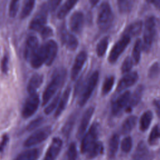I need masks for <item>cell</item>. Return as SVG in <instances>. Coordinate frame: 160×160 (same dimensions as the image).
<instances>
[{"instance_id": "cell-34", "label": "cell", "mask_w": 160, "mask_h": 160, "mask_svg": "<svg viewBox=\"0 0 160 160\" xmlns=\"http://www.w3.org/2000/svg\"><path fill=\"white\" fill-rule=\"evenodd\" d=\"M133 1L121 0L118 1V7L121 13H128L131 11L133 6Z\"/></svg>"}, {"instance_id": "cell-40", "label": "cell", "mask_w": 160, "mask_h": 160, "mask_svg": "<svg viewBox=\"0 0 160 160\" xmlns=\"http://www.w3.org/2000/svg\"><path fill=\"white\" fill-rule=\"evenodd\" d=\"M159 72V66L158 62L153 63L148 70V77L151 79H154L157 78Z\"/></svg>"}, {"instance_id": "cell-12", "label": "cell", "mask_w": 160, "mask_h": 160, "mask_svg": "<svg viewBox=\"0 0 160 160\" xmlns=\"http://www.w3.org/2000/svg\"><path fill=\"white\" fill-rule=\"evenodd\" d=\"M62 140L58 137L54 138L46 152L43 160H55L62 148Z\"/></svg>"}, {"instance_id": "cell-24", "label": "cell", "mask_w": 160, "mask_h": 160, "mask_svg": "<svg viewBox=\"0 0 160 160\" xmlns=\"http://www.w3.org/2000/svg\"><path fill=\"white\" fill-rule=\"evenodd\" d=\"M71 90V87H69V86L67 87V88L65 89L63 94L62 95V96L61 98L60 101L58 104V108L55 112V114H54L55 118L59 117L61 114V113L62 112L64 109H65V108L67 105V103L68 102V100H69Z\"/></svg>"}, {"instance_id": "cell-43", "label": "cell", "mask_w": 160, "mask_h": 160, "mask_svg": "<svg viewBox=\"0 0 160 160\" xmlns=\"http://www.w3.org/2000/svg\"><path fill=\"white\" fill-rule=\"evenodd\" d=\"M44 119L42 117H38L31 121L26 127V129L29 131L34 130L43 122Z\"/></svg>"}, {"instance_id": "cell-23", "label": "cell", "mask_w": 160, "mask_h": 160, "mask_svg": "<svg viewBox=\"0 0 160 160\" xmlns=\"http://www.w3.org/2000/svg\"><path fill=\"white\" fill-rule=\"evenodd\" d=\"M43 81V76L39 74H34L30 79L28 87L27 90L29 94H32L36 93V90L40 87L42 82Z\"/></svg>"}, {"instance_id": "cell-46", "label": "cell", "mask_w": 160, "mask_h": 160, "mask_svg": "<svg viewBox=\"0 0 160 160\" xmlns=\"http://www.w3.org/2000/svg\"><path fill=\"white\" fill-rule=\"evenodd\" d=\"M60 2H61V1H56V0L50 1H48L47 3H46L45 4H44V6L47 9V11L48 10L54 11V9H56V8L60 4Z\"/></svg>"}, {"instance_id": "cell-44", "label": "cell", "mask_w": 160, "mask_h": 160, "mask_svg": "<svg viewBox=\"0 0 160 160\" xmlns=\"http://www.w3.org/2000/svg\"><path fill=\"white\" fill-rule=\"evenodd\" d=\"M19 1L14 0L12 1L11 2L10 6H9V14L10 17L14 18L16 16L18 9H19Z\"/></svg>"}, {"instance_id": "cell-19", "label": "cell", "mask_w": 160, "mask_h": 160, "mask_svg": "<svg viewBox=\"0 0 160 160\" xmlns=\"http://www.w3.org/2000/svg\"><path fill=\"white\" fill-rule=\"evenodd\" d=\"M150 152L144 141H140L134 151L132 160H151Z\"/></svg>"}, {"instance_id": "cell-17", "label": "cell", "mask_w": 160, "mask_h": 160, "mask_svg": "<svg viewBox=\"0 0 160 160\" xmlns=\"http://www.w3.org/2000/svg\"><path fill=\"white\" fill-rule=\"evenodd\" d=\"M94 111V107H89L88 108L85 112L84 113L80 124L79 126L78 132H77V137L78 139L81 138L84 134L88 124L89 123V121L92 116V114Z\"/></svg>"}, {"instance_id": "cell-27", "label": "cell", "mask_w": 160, "mask_h": 160, "mask_svg": "<svg viewBox=\"0 0 160 160\" xmlns=\"http://www.w3.org/2000/svg\"><path fill=\"white\" fill-rule=\"evenodd\" d=\"M76 116L77 115L76 113L71 114L66 120V122L64 123L62 128V133L64 135V136L66 138H68L70 136V134L76 122Z\"/></svg>"}, {"instance_id": "cell-7", "label": "cell", "mask_w": 160, "mask_h": 160, "mask_svg": "<svg viewBox=\"0 0 160 160\" xmlns=\"http://www.w3.org/2000/svg\"><path fill=\"white\" fill-rule=\"evenodd\" d=\"M131 41V38L126 35H123L122 38L118 41L113 46L108 56V61L111 64L115 63L119 56L126 48Z\"/></svg>"}, {"instance_id": "cell-15", "label": "cell", "mask_w": 160, "mask_h": 160, "mask_svg": "<svg viewBox=\"0 0 160 160\" xmlns=\"http://www.w3.org/2000/svg\"><path fill=\"white\" fill-rule=\"evenodd\" d=\"M46 59V47L45 44H43L38 47L30 59L31 66L34 69L40 68L44 63H45Z\"/></svg>"}, {"instance_id": "cell-49", "label": "cell", "mask_w": 160, "mask_h": 160, "mask_svg": "<svg viewBox=\"0 0 160 160\" xmlns=\"http://www.w3.org/2000/svg\"><path fill=\"white\" fill-rule=\"evenodd\" d=\"M154 104L155 106V107H156L157 109V111H158V114H159V101L158 99H156L154 101Z\"/></svg>"}, {"instance_id": "cell-22", "label": "cell", "mask_w": 160, "mask_h": 160, "mask_svg": "<svg viewBox=\"0 0 160 160\" xmlns=\"http://www.w3.org/2000/svg\"><path fill=\"white\" fill-rule=\"evenodd\" d=\"M119 144V138L116 134H114L109 139L108 148V157L109 159H113L116 155Z\"/></svg>"}, {"instance_id": "cell-2", "label": "cell", "mask_w": 160, "mask_h": 160, "mask_svg": "<svg viewBox=\"0 0 160 160\" xmlns=\"http://www.w3.org/2000/svg\"><path fill=\"white\" fill-rule=\"evenodd\" d=\"M113 13L111 5L108 2H103L100 5L98 13L97 23L101 30H107L113 21Z\"/></svg>"}, {"instance_id": "cell-20", "label": "cell", "mask_w": 160, "mask_h": 160, "mask_svg": "<svg viewBox=\"0 0 160 160\" xmlns=\"http://www.w3.org/2000/svg\"><path fill=\"white\" fill-rule=\"evenodd\" d=\"M39 47L38 39L36 36H29L26 43L24 49V58L26 60H30Z\"/></svg>"}, {"instance_id": "cell-8", "label": "cell", "mask_w": 160, "mask_h": 160, "mask_svg": "<svg viewBox=\"0 0 160 160\" xmlns=\"http://www.w3.org/2000/svg\"><path fill=\"white\" fill-rule=\"evenodd\" d=\"M39 104V98L36 93L30 94L26 99L22 111V115L24 118L32 116L37 111Z\"/></svg>"}, {"instance_id": "cell-1", "label": "cell", "mask_w": 160, "mask_h": 160, "mask_svg": "<svg viewBox=\"0 0 160 160\" xmlns=\"http://www.w3.org/2000/svg\"><path fill=\"white\" fill-rule=\"evenodd\" d=\"M66 75V71L59 68L54 71L51 80L45 89L42 95V106L46 105L53 96L59 88L63 84Z\"/></svg>"}, {"instance_id": "cell-51", "label": "cell", "mask_w": 160, "mask_h": 160, "mask_svg": "<svg viewBox=\"0 0 160 160\" xmlns=\"http://www.w3.org/2000/svg\"><path fill=\"white\" fill-rule=\"evenodd\" d=\"M98 1H92V0H91V1H90V3L91 4V5H92V6H94V5H95L96 3H98Z\"/></svg>"}, {"instance_id": "cell-36", "label": "cell", "mask_w": 160, "mask_h": 160, "mask_svg": "<svg viewBox=\"0 0 160 160\" xmlns=\"http://www.w3.org/2000/svg\"><path fill=\"white\" fill-rule=\"evenodd\" d=\"M159 138V126L158 124L155 125L152 129L149 138H148V142L150 145H155L157 144L158 139Z\"/></svg>"}, {"instance_id": "cell-26", "label": "cell", "mask_w": 160, "mask_h": 160, "mask_svg": "<svg viewBox=\"0 0 160 160\" xmlns=\"http://www.w3.org/2000/svg\"><path fill=\"white\" fill-rule=\"evenodd\" d=\"M78 1L76 0H68L66 1L59 8L57 13V17L59 19H63L69 12L74 8Z\"/></svg>"}, {"instance_id": "cell-47", "label": "cell", "mask_w": 160, "mask_h": 160, "mask_svg": "<svg viewBox=\"0 0 160 160\" xmlns=\"http://www.w3.org/2000/svg\"><path fill=\"white\" fill-rule=\"evenodd\" d=\"M1 69L3 72L6 73L8 69V58L4 56L2 59L1 62Z\"/></svg>"}, {"instance_id": "cell-25", "label": "cell", "mask_w": 160, "mask_h": 160, "mask_svg": "<svg viewBox=\"0 0 160 160\" xmlns=\"http://www.w3.org/2000/svg\"><path fill=\"white\" fill-rule=\"evenodd\" d=\"M142 28V22L141 21H138L133 22L131 24H129L124 31V34L126 36L131 37L135 36L138 35Z\"/></svg>"}, {"instance_id": "cell-4", "label": "cell", "mask_w": 160, "mask_h": 160, "mask_svg": "<svg viewBox=\"0 0 160 160\" xmlns=\"http://www.w3.org/2000/svg\"><path fill=\"white\" fill-rule=\"evenodd\" d=\"M99 132V124L97 122L92 123L83 138L81 146L82 153H87L91 148L98 141Z\"/></svg>"}, {"instance_id": "cell-10", "label": "cell", "mask_w": 160, "mask_h": 160, "mask_svg": "<svg viewBox=\"0 0 160 160\" xmlns=\"http://www.w3.org/2000/svg\"><path fill=\"white\" fill-rule=\"evenodd\" d=\"M131 96V93L129 91H126L120 95L116 101H114L112 104L111 111L114 116H118L119 114L122 109L128 106L129 100Z\"/></svg>"}, {"instance_id": "cell-5", "label": "cell", "mask_w": 160, "mask_h": 160, "mask_svg": "<svg viewBox=\"0 0 160 160\" xmlns=\"http://www.w3.org/2000/svg\"><path fill=\"white\" fill-rule=\"evenodd\" d=\"M51 131V127L49 126L43 127L36 131L25 141L24 146L26 148H30L43 142L49 137Z\"/></svg>"}, {"instance_id": "cell-42", "label": "cell", "mask_w": 160, "mask_h": 160, "mask_svg": "<svg viewBox=\"0 0 160 160\" xmlns=\"http://www.w3.org/2000/svg\"><path fill=\"white\" fill-rule=\"evenodd\" d=\"M60 93L59 92L56 96V97L53 99V100L51 102V103L45 108L44 109V112L46 114H50L51 112H52V111L55 109V108L56 107V106L58 105V101H59V97H60Z\"/></svg>"}, {"instance_id": "cell-33", "label": "cell", "mask_w": 160, "mask_h": 160, "mask_svg": "<svg viewBox=\"0 0 160 160\" xmlns=\"http://www.w3.org/2000/svg\"><path fill=\"white\" fill-rule=\"evenodd\" d=\"M142 49V41L140 39H138L132 49V58L135 64H138L140 61Z\"/></svg>"}, {"instance_id": "cell-14", "label": "cell", "mask_w": 160, "mask_h": 160, "mask_svg": "<svg viewBox=\"0 0 160 160\" xmlns=\"http://www.w3.org/2000/svg\"><path fill=\"white\" fill-rule=\"evenodd\" d=\"M84 24V14L81 11H75L71 16L69 25L71 29L75 33L81 32Z\"/></svg>"}, {"instance_id": "cell-45", "label": "cell", "mask_w": 160, "mask_h": 160, "mask_svg": "<svg viewBox=\"0 0 160 160\" xmlns=\"http://www.w3.org/2000/svg\"><path fill=\"white\" fill-rule=\"evenodd\" d=\"M40 33L42 38L46 39L50 36H51L53 34V31L51 27L49 26H44L40 30Z\"/></svg>"}, {"instance_id": "cell-6", "label": "cell", "mask_w": 160, "mask_h": 160, "mask_svg": "<svg viewBox=\"0 0 160 160\" xmlns=\"http://www.w3.org/2000/svg\"><path fill=\"white\" fill-rule=\"evenodd\" d=\"M99 79V72L94 71L89 78L86 86L82 92L81 96L79 99V105L83 106L91 97L94 88H96Z\"/></svg>"}, {"instance_id": "cell-37", "label": "cell", "mask_w": 160, "mask_h": 160, "mask_svg": "<svg viewBox=\"0 0 160 160\" xmlns=\"http://www.w3.org/2000/svg\"><path fill=\"white\" fill-rule=\"evenodd\" d=\"M34 4H35V1L33 0L26 1L25 2L21 13V18L22 19H24L29 16V14L31 12L34 6Z\"/></svg>"}, {"instance_id": "cell-28", "label": "cell", "mask_w": 160, "mask_h": 160, "mask_svg": "<svg viewBox=\"0 0 160 160\" xmlns=\"http://www.w3.org/2000/svg\"><path fill=\"white\" fill-rule=\"evenodd\" d=\"M39 149H31L19 154L14 160H36L39 156Z\"/></svg>"}, {"instance_id": "cell-31", "label": "cell", "mask_w": 160, "mask_h": 160, "mask_svg": "<svg viewBox=\"0 0 160 160\" xmlns=\"http://www.w3.org/2000/svg\"><path fill=\"white\" fill-rule=\"evenodd\" d=\"M104 151V146L101 142L97 141L86 153L89 159H93L99 155L102 154Z\"/></svg>"}, {"instance_id": "cell-30", "label": "cell", "mask_w": 160, "mask_h": 160, "mask_svg": "<svg viewBox=\"0 0 160 160\" xmlns=\"http://www.w3.org/2000/svg\"><path fill=\"white\" fill-rule=\"evenodd\" d=\"M152 119V112L148 110L145 111L141 117L140 122H139V129L142 131H146L149 125L151 123Z\"/></svg>"}, {"instance_id": "cell-41", "label": "cell", "mask_w": 160, "mask_h": 160, "mask_svg": "<svg viewBox=\"0 0 160 160\" xmlns=\"http://www.w3.org/2000/svg\"><path fill=\"white\" fill-rule=\"evenodd\" d=\"M132 66H133V61L131 58L129 56L126 57L122 64L121 68V72L122 73L128 72L132 69Z\"/></svg>"}, {"instance_id": "cell-18", "label": "cell", "mask_w": 160, "mask_h": 160, "mask_svg": "<svg viewBox=\"0 0 160 160\" xmlns=\"http://www.w3.org/2000/svg\"><path fill=\"white\" fill-rule=\"evenodd\" d=\"M45 44L46 59L45 64L51 66L54 62L58 52V44L54 40L48 41Z\"/></svg>"}, {"instance_id": "cell-16", "label": "cell", "mask_w": 160, "mask_h": 160, "mask_svg": "<svg viewBox=\"0 0 160 160\" xmlns=\"http://www.w3.org/2000/svg\"><path fill=\"white\" fill-rule=\"evenodd\" d=\"M86 59L87 53L84 51H81L77 55L71 71V78L72 80L76 79L78 76Z\"/></svg>"}, {"instance_id": "cell-21", "label": "cell", "mask_w": 160, "mask_h": 160, "mask_svg": "<svg viewBox=\"0 0 160 160\" xmlns=\"http://www.w3.org/2000/svg\"><path fill=\"white\" fill-rule=\"evenodd\" d=\"M144 89V88L142 85H139L136 88L134 93L130 96L129 102L126 106L127 112H130L133 108L139 104L142 96Z\"/></svg>"}, {"instance_id": "cell-3", "label": "cell", "mask_w": 160, "mask_h": 160, "mask_svg": "<svg viewBox=\"0 0 160 160\" xmlns=\"http://www.w3.org/2000/svg\"><path fill=\"white\" fill-rule=\"evenodd\" d=\"M157 21L155 17L150 16L145 22L144 31L143 34L144 42L142 44V49L148 51L150 49L156 34Z\"/></svg>"}, {"instance_id": "cell-29", "label": "cell", "mask_w": 160, "mask_h": 160, "mask_svg": "<svg viewBox=\"0 0 160 160\" xmlns=\"http://www.w3.org/2000/svg\"><path fill=\"white\" fill-rule=\"evenodd\" d=\"M137 117L135 116H130L127 118L123 122L121 126V132L124 134L130 132L137 122Z\"/></svg>"}, {"instance_id": "cell-32", "label": "cell", "mask_w": 160, "mask_h": 160, "mask_svg": "<svg viewBox=\"0 0 160 160\" xmlns=\"http://www.w3.org/2000/svg\"><path fill=\"white\" fill-rule=\"evenodd\" d=\"M109 44V38L104 37L101 39L97 44L96 53L98 57H102L105 54Z\"/></svg>"}, {"instance_id": "cell-9", "label": "cell", "mask_w": 160, "mask_h": 160, "mask_svg": "<svg viewBox=\"0 0 160 160\" xmlns=\"http://www.w3.org/2000/svg\"><path fill=\"white\" fill-rule=\"evenodd\" d=\"M59 38L62 42L71 51L75 50L78 46V41L77 38L71 33H69L66 26L62 24L59 29Z\"/></svg>"}, {"instance_id": "cell-13", "label": "cell", "mask_w": 160, "mask_h": 160, "mask_svg": "<svg viewBox=\"0 0 160 160\" xmlns=\"http://www.w3.org/2000/svg\"><path fill=\"white\" fill-rule=\"evenodd\" d=\"M138 79V74L137 72H131L123 76L119 81L116 90L120 92L134 85Z\"/></svg>"}, {"instance_id": "cell-11", "label": "cell", "mask_w": 160, "mask_h": 160, "mask_svg": "<svg viewBox=\"0 0 160 160\" xmlns=\"http://www.w3.org/2000/svg\"><path fill=\"white\" fill-rule=\"evenodd\" d=\"M47 9L43 5L41 11L36 14L32 19L29 24L31 29L36 31H40V30L45 26L47 22Z\"/></svg>"}, {"instance_id": "cell-48", "label": "cell", "mask_w": 160, "mask_h": 160, "mask_svg": "<svg viewBox=\"0 0 160 160\" xmlns=\"http://www.w3.org/2000/svg\"><path fill=\"white\" fill-rule=\"evenodd\" d=\"M8 141V137L7 135H4L2 138V141L0 143V152L3 151V149H4V147L6 146Z\"/></svg>"}, {"instance_id": "cell-39", "label": "cell", "mask_w": 160, "mask_h": 160, "mask_svg": "<svg viewBox=\"0 0 160 160\" xmlns=\"http://www.w3.org/2000/svg\"><path fill=\"white\" fill-rule=\"evenodd\" d=\"M67 155H68V160H77L78 151H77L76 145L74 142L70 144L68 149Z\"/></svg>"}, {"instance_id": "cell-35", "label": "cell", "mask_w": 160, "mask_h": 160, "mask_svg": "<svg viewBox=\"0 0 160 160\" xmlns=\"http://www.w3.org/2000/svg\"><path fill=\"white\" fill-rule=\"evenodd\" d=\"M114 83V77L112 76L106 78L103 82L102 87V94L103 95L108 94L112 89Z\"/></svg>"}, {"instance_id": "cell-50", "label": "cell", "mask_w": 160, "mask_h": 160, "mask_svg": "<svg viewBox=\"0 0 160 160\" xmlns=\"http://www.w3.org/2000/svg\"><path fill=\"white\" fill-rule=\"evenodd\" d=\"M152 3H153L154 4V6H156L158 8H159V0H156V1H151Z\"/></svg>"}, {"instance_id": "cell-38", "label": "cell", "mask_w": 160, "mask_h": 160, "mask_svg": "<svg viewBox=\"0 0 160 160\" xmlns=\"http://www.w3.org/2000/svg\"><path fill=\"white\" fill-rule=\"evenodd\" d=\"M132 146V140L130 136H127L122 139L121 142V150L124 152L125 153L129 152L131 150Z\"/></svg>"}]
</instances>
